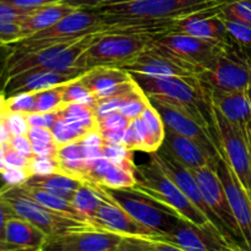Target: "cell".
<instances>
[{
    "label": "cell",
    "instance_id": "1",
    "mask_svg": "<svg viewBox=\"0 0 251 251\" xmlns=\"http://www.w3.org/2000/svg\"><path fill=\"white\" fill-rule=\"evenodd\" d=\"M135 178H136V181L132 189L149 196L150 199L156 201L163 207L168 208L171 212L180 217L181 220L201 229L226 237L196 206L191 203V201L181 193L180 189L159 171L158 167L152 161H150L149 164L136 166Z\"/></svg>",
    "mask_w": 251,
    "mask_h": 251
},
{
    "label": "cell",
    "instance_id": "2",
    "mask_svg": "<svg viewBox=\"0 0 251 251\" xmlns=\"http://www.w3.org/2000/svg\"><path fill=\"white\" fill-rule=\"evenodd\" d=\"M218 0H125L88 7L103 19H180L220 6Z\"/></svg>",
    "mask_w": 251,
    "mask_h": 251
},
{
    "label": "cell",
    "instance_id": "3",
    "mask_svg": "<svg viewBox=\"0 0 251 251\" xmlns=\"http://www.w3.org/2000/svg\"><path fill=\"white\" fill-rule=\"evenodd\" d=\"M92 186L102 198L109 199L126 211L134 220L151 229L156 237L169 234L178 226L181 218L174 215L168 208L157 203L149 196L132 188L109 189L93 183H85Z\"/></svg>",
    "mask_w": 251,
    "mask_h": 251
},
{
    "label": "cell",
    "instance_id": "4",
    "mask_svg": "<svg viewBox=\"0 0 251 251\" xmlns=\"http://www.w3.org/2000/svg\"><path fill=\"white\" fill-rule=\"evenodd\" d=\"M154 38L146 34L108 33L104 29L100 38L82 54L76 64L81 74L96 66H117L139 55L153 44Z\"/></svg>",
    "mask_w": 251,
    "mask_h": 251
},
{
    "label": "cell",
    "instance_id": "5",
    "mask_svg": "<svg viewBox=\"0 0 251 251\" xmlns=\"http://www.w3.org/2000/svg\"><path fill=\"white\" fill-rule=\"evenodd\" d=\"M0 196L9 208L11 216L28 221L43 230L48 237L91 226L87 222H82L43 207L29 198L20 186H9L4 184L0 188Z\"/></svg>",
    "mask_w": 251,
    "mask_h": 251
},
{
    "label": "cell",
    "instance_id": "6",
    "mask_svg": "<svg viewBox=\"0 0 251 251\" xmlns=\"http://www.w3.org/2000/svg\"><path fill=\"white\" fill-rule=\"evenodd\" d=\"M207 91L239 92L251 90V59L245 50L230 42L215 65L200 76Z\"/></svg>",
    "mask_w": 251,
    "mask_h": 251
},
{
    "label": "cell",
    "instance_id": "7",
    "mask_svg": "<svg viewBox=\"0 0 251 251\" xmlns=\"http://www.w3.org/2000/svg\"><path fill=\"white\" fill-rule=\"evenodd\" d=\"M154 43L198 76L212 68L227 47H221L181 32L156 37Z\"/></svg>",
    "mask_w": 251,
    "mask_h": 251
},
{
    "label": "cell",
    "instance_id": "8",
    "mask_svg": "<svg viewBox=\"0 0 251 251\" xmlns=\"http://www.w3.org/2000/svg\"><path fill=\"white\" fill-rule=\"evenodd\" d=\"M213 123L220 141L221 157L251 199V161L244 131L228 122L215 107Z\"/></svg>",
    "mask_w": 251,
    "mask_h": 251
},
{
    "label": "cell",
    "instance_id": "9",
    "mask_svg": "<svg viewBox=\"0 0 251 251\" xmlns=\"http://www.w3.org/2000/svg\"><path fill=\"white\" fill-rule=\"evenodd\" d=\"M150 161L153 162L157 167H158L159 171L164 174L166 176H168L176 186L181 190V193L191 201L194 206L199 208L216 227L220 229V232L222 234H225L226 237L230 238L228 234L227 230L223 228V226L221 225L220 221L217 220L215 215L212 213V211L208 208L207 203L205 202V199H203L202 194H201L200 186H199L198 180H196L195 176H194L193 172L190 169L185 168L183 164H180L179 162H176V159L172 158L167 152H164L163 150L159 149L158 151L152 152L150 153ZM234 240V239H233ZM237 242V240H235ZM238 243V242H237Z\"/></svg>",
    "mask_w": 251,
    "mask_h": 251
},
{
    "label": "cell",
    "instance_id": "10",
    "mask_svg": "<svg viewBox=\"0 0 251 251\" xmlns=\"http://www.w3.org/2000/svg\"><path fill=\"white\" fill-rule=\"evenodd\" d=\"M124 239V235L88 226L47 238L44 251H110Z\"/></svg>",
    "mask_w": 251,
    "mask_h": 251
},
{
    "label": "cell",
    "instance_id": "11",
    "mask_svg": "<svg viewBox=\"0 0 251 251\" xmlns=\"http://www.w3.org/2000/svg\"><path fill=\"white\" fill-rule=\"evenodd\" d=\"M193 173L198 180L201 194H202L208 208L217 217V220L227 230L228 234L245 248L239 227L235 222V218L230 210L229 203H228L227 196H226L225 189H223L222 183H221L215 168L210 166L202 167L200 169H196Z\"/></svg>",
    "mask_w": 251,
    "mask_h": 251
},
{
    "label": "cell",
    "instance_id": "12",
    "mask_svg": "<svg viewBox=\"0 0 251 251\" xmlns=\"http://www.w3.org/2000/svg\"><path fill=\"white\" fill-rule=\"evenodd\" d=\"M215 171L225 189L228 203L239 227L243 243L247 250L251 251V199L222 157L216 163Z\"/></svg>",
    "mask_w": 251,
    "mask_h": 251
},
{
    "label": "cell",
    "instance_id": "13",
    "mask_svg": "<svg viewBox=\"0 0 251 251\" xmlns=\"http://www.w3.org/2000/svg\"><path fill=\"white\" fill-rule=\"evenodd\" d=\"M149 100L159 113L164 123V126L176 134L195 140L207 149L212 150L216 153L221 154L220 141L215 132L211 131L210 129L200 124L198 120L186 114L184 110L179 109L174 105L167 104V103L154 100V98H149Z\"/></svg>",
    "mask_w": 251,
    "mask_h": 251
},
{
    "label": "cell",
    "instance_id": "14",
    "mask_svg": "<svg viewBox=\"0 0 251 251\" xmlns=\"http://www.w3.org/2000/svg\"><path fill=\"white\" fill-rule=\"evenodd\" d=\"M119 68L131 75L146 76V77H200L169 58L154 44V42L150 48L130 60L125 61Z\"/></svg>",
    "mask_w": 251,
    "mask_h": 251
},
{
    "label": "cell",
    "instance_id": "15",
    "mask_svg": "<svg viewBox=\"0 0 251 251\" xmlns=\"http://www.w3.org/2000/svg\"><path fill=\"white\" fill-rule=\"evenodd\" d=\"M80 81L97 100L125 95L139 87L131 74L117 66H96L83 73Z\"/></svg>",
    "mask_w": 251,
    "mask_h": 251
},
{
    "label": "cell",
    "instance_id": "16",
    "mask_svg": "<svg viewBox=\"0 0 251 251\" xmlns=\"http://www.w3.org/2000/svg\"><path fill=\"white\" fill-rule=\"evenodd\" d=\"M161 149L191 172L207 166L215 168L216 163L221 158V154L207 149L200 142L176 134L168 127H166V136Z\"/></svg>",
    "mask_w": 251,
    "mask_h": 251
},
{
    "label": "cell",
    "instance_id": "17",
    "mask_svg": "<svg viewBox=\"0 0 251 251\" xmlns=\"http://www.w3.org/2000/svg\"><path fill=\"white\" fill-rule=\"evenodd\" d=\"M220 6L180 17L176 20V32H181L221 47L228 46L232 41L228 36L225 20L220 12Z\"/></svg>",
    "mask_w": 251,
    "mask_h": 251
},
{
    "label": "cell",
    "instance_id": "18",
    "mask_svg": "<svg viewBox=\"0 0 251 251\" xmlns=\"http://www.w3.org/2000/svg\"><path fill=\"white\" fill-rule=\"evenodd\" d=\"M102 198V196H100ZM103 201L90 221V225L98 229L117 233L124 237H156L151 229L142 226L120 206L102 198Z\"/></svg>",
    "mask_w": 251,
    "mask_h": 251
},
{
    "label": "cell",
    "instance_id": "19",
    "mask_svg": "<svg viewBox=\"0 0 251 251\" xmlns=\"http://www.w3.org/2000/svg\"><path fill=\"white\" fill-rule=\"evenodd\" d=\"M78 76L80 75L75 73H58L51 70L26 71L5 78L2 95L9 97L19 92H41L70 82Z\"/></svg>",
    "mask_w": 251,
    "mask_h": 251
},
{
    "label": "cell",
    "instance_id": "20",
    "mask_svg": "<svg viewBox=\"0 0 251 251\" xmlns=\"http://www.w3.org/2000/svg\"><path fill=\"white\" fill-rule=\"evenodd\" d=\"M103 29V20L98 12L92 9L78 7L69 14L54 26L38 32L26 38H59V37H75L93 31Z\"/></svg>",
    "mask_w": 251,
    "mask_h": 251
},
{
    "label": "cell",
    "instance_id": "21",
    "mask_svg": "<svg viewBox=\"0 0 251 251\" xmlns=\"http://www.w3.org/2000/svg\"><path fill=\"white\" fill-rule=\"evenodd\" d=\"M213 107L228 120L244 131L251 122V90L239 92L208 91Z\"/></svg>",
    "mask_w": 251,
    "mask_h": 251
},
{
    "label": "cell",
    "instance_id": "22",
    "mask_svg": "<svg viewBox=\"0 0 251 251\" xmlns=\"http://www.w3.org/2000/svg\"><path fill=\"white\" fill-rule=\"evenodd\" d=\"M76 9L78 7L68 0L39 7L22 22V34H24L22 39L54 26Z\"/></svg>",
    "mask_w": 251,
    "mask_h": 251
},
{
    "label": "cell",
    "instance_id": "23",
    "mask_svg": "<svg viewBox=\"0 0 251 251\" xmlns=\"http://www.w3.org/2000/svg\"><path fill=\"white\" fill-rule=\"evenodd\" d=\"M48 235L24 218L11 216L5 225V242L10 248H43Z\"/></svg>",
    "mask_w": 251,
    "mask_h": 251
},
{
    "label": "cell",
    "instance_id": "24",
    "mask_svg": "<svg viewBox=\"0 0 251 251\" xmlns=\"http://www.w3.org/2000/svg\"><path fill=\"white\" fill-rule=\"evenodd\" d=\"M55 159L59 166V173L86 183L88 173V162L85 158L83 145L81 140L58 146Z\"/></svg>",
    "mask_w": 251,
    "mask_h": 251
},
{
    "label": "cell",
    "instance_id": "25",
    "mask_svg": "<svg viewBox=\"0 0 251 251\" xmlns=\"http://www.w3.org/2000/svg\"><path fill=\"white\" fill-rule=\"evenodd\" d=\"M20 188L29 196V198L33 199L34 201L42 205L43 207L48 208V210L54 211V212L61 213V215H65L68 217L75 218V220L82 221L86 222L81 218V216L78 215L77 211L74 208L73 203L70 200H66V199L59 198V196L53 195V194L48 193V191L43 190V189L38 188V186L31 185V184L26 183L24 185H21Z\"/></svg>",
    "mask_w": 251,
    "mask_h": 251
},
{
    "label": "cell",
    "instance_id": "26",
    "mask_svg": "<svg viewBox=\"0 0 251 251\" xmlns=\"http://www.w3.org/2000/svg\"><path fill=\"white\" fill-rule=\"evenodd\" d=\"M27 183L31 184V185L38 186V188L43 189V190L48 191L53 195L66 199V200H71L75 191L82 184L77 179L64 176L61 173L51 174V176H31Z\"/></svg>",
    "mask_w": 251,
    "mask_h": 251
},
{
    "label": "cell",
    "instance_id": "27",
    "mask_svg": "<svg viewBox=\"0 0 251 251\" xmlns=\"http://www.w3.org/2000/svg\"><path fill=\"white\" fill-rule=\"evenodd\" d=\"M71 203L83 221L90 222L102 203L103 199L88 184L82 183L71 198Z\"/></svg>",
    "mask_w": 251,
    "mask_h": 251
},
{
    "label": "cell",
    "instance_id": "28",
    "mask_svg": "<svg viewBox=\"0 0 251 251\" xmlns=\"http://www.w3.org/2000/svg\"><path fill=\"white\" fill-rule=\"evenodd\" d=\"M59 112L64 119L82 125L87 131L98 129V120L93 107L78 104V103H69V104H64L59 109Z\"/></svg>",
    "mask_w": 251,
    "mask_h": 251
},
{
    "label": "cell",
    "instance_id": "29",
    "mask_svg": "<svg viewBox=\"0 0 251 251\" xmlns=\"http://www.w3.org/2000/svg\"><path fill=\"white\" fill-rule=\"evenodd\" d=\"M51 132H53V137L55 144L58 145V146H63V145L70 144V142L78 141V140L82 139L88 131L82 126V125L68 122V120L64 119L60 115L59 119L56 120L55 125L51 127Z\"/></svg>",
    "mask_w": 251,
    "mask_h": 251
},
{
    "label": "cell",
    "instance_id": "30",
    "mask_svg": "<svg viewBox=\"0 0 251 251\" xmlns=\"http://www.w3.org/2000/svg\"><path fill=\"white\" fill-rule=\"evenodd\" d=\"M80 76L63 85V103L64 104L78 103L95 108L97 100L91 93V91L81 82Z\"/></svg>",
    "mask_w": 251,
    "mask_h": 251
},
{
    "label": "cell",
    "instance_id": "31",
    "mask_svg": "<svg viewBox=\"0 0 251 251\" xmlns=\"http://www.w3.org/2000/svg\"><path fill=\"white\" fill-rule=\"evenodd\" d=\"M103 156L109 159L113 164L125 171L134 172L136 164L134 162V151L125 147L124 145H107L104 144L102 147Z\"/></svg>",
    "mask_w": 251,
    "mask_h": 251
},
{
    "label": "cell",
    "instance_id": "32",
    "mask_svg": "<svg viewBox=\"0 0 251 251\" xmlns=\"http://www.w3.org/2000/svg\"><path fill=\"white\" fill-rule=\"evenodd\" d=\"M135 181H136V178H135L134 172L125 171V169L119 168L112 163V166L109 167L107 173L100 179L98 185L109 189H126L132 188L135 185Z\"/></svg>",
    "mask_w": 251,
    "mask_h": 251
},
{
    "label": "cell",
    "instance_id": "33",
    "mask_svg": "<svg viewBox=\"0 0 251 251\" xmlns=\"http://www.w3.org/2000/svg\"><path fill=\"white\" fill-rule=\"evenodd\" d=\"M141 117L145 120V123H146L147 129H149L154 144H156V146L159 150L162 145H163L164 136H166V126H164V123L162 120L161 115L157 112L156 108L151 104V102H149Z\"/></svg>",
    "mask_w": 251,
    "mask_h": 251
},
{
    "label": "cell",
    "instance_id": "34",
    "mask_svg": "<svg viewBox=\"0 0 251 251\" xmlns=\"http://www.w3.org/2000/svg\"><path fill=\"white\" fill-rule=\"evenodd\" d=\"M223 17V16H222ZM225 25L226 28H227L228 36H229L230 41L234 44H237L238 47L245 50L248 53V50L251 51V26L250 25L244 24V22L237 21V20L232 19H226Z\"/></svg>",
    "mask_w": 251,
    "mask_h": 251
},
{
    "label": "cell",
    "instance_id": "35",
    "mask_svg": "<svg viewBox=\"0 0 251 251\" xmlns=\"http://www.w3.org/2000/svg\"><path fill=\"white\" fill-rule=\"evenodd\" d=\"M63 105V85L36 92V112H53L60 109Z\"/></svg>",
    "mask_w": 251,
    "mask_h": 251
},
{
    "label": "cell",
    "instance_id": "36",
    "mask_svg": "<svg viewBox=\"0 0 251 251\" xmlns=\"http://www.w3.org/2000/svg\"><path fill=\"white\" fill-rule=\"evenodd\" d=\"M130 127L134 132L135 137V151H144L147 153L158 151V147L154 144L151 134H150L147 125L142 117L136 118V119L130 122Z\"/></svg>",
    "mask_w": 251,
    "mask_h": 251
},
{
    "label": "cell",
    "instance_id": "37",
    "mask_svg": "<svg viewBox=\"0 0 251 251\" xmlns=\"http://www.w3.org/2000/svg\"><path fill=\"white\" fill-rule=\"evenodd\" d=\"M149 98L145 95L144 91L141 88H139L136 92L131 93L129 97H126L123 100L118 112L124 115L125 118H127L129 120H134L136 118L141 117V114L144 113L145 108L149 104Z\"/></svg>",
    "mask_w": 251,
    "mask_h": 251
},
{
    "label": "cell",
    "instance_id": "38",
    "mask_svg": "<svg viewBox=\"0 0 251 251\" xmlns=\"http://www.w3.org/2000/svg\"><path fill=\"white\" fill-rule=\"evenodd\" d=\"M220 12L226 19L237 20L251 26V0H233L220 6Z\"/></svg>",
    "mask_w": 251,
    "mask_h": 251
},
{
    "label": "cell",
    "instance_id": "39",
    "mask_svg": "<svg viewBox=\"0 0 251 251\" xmlns=\"http://www.w3.org/2000/svg\"><path fill=\"white\" fill-rule=\"evenodd\" d=\"M6 110L24 114L36 112V92H19L6 97Z\"/></svg>",
    "mask_w": 251,
    "mask_h": 251
},
{
    "label": "cell",
    "instance_id": "40",
    "mask_svg": "<svg viewBox=\"0 0 251 251\" xmlns=\"http://www.w3.org/2000/svg\"><path fill=\"white\" fill-rule=\"evenodd\" d=\"M27 171L31 176H48L59 173V166L55 157L33 156L29 159Z\"/></svg>",
    "mask_w": 251,
    "mask_h": 251
},
{
    "label": "cell",
    "instance_id": "41",
    "mask_svg": "<svg viewBox=\"0 0 251 251\" xmlns=\"http://www.w3.org/2000/svg\"><path fill=\"white\" fill-rule=\"evenodd\" d=\"M142 251H185L156 237H126Z\"/></svg>",
    "mask_w": 251,
    "mask_h": 251
},
{
    "label": "cell",
    "instance_id": "42",
    "mask_svg": "<svg viewBox=\"0 0 251 251\" xmlns=\"http://www.w3.org/2000/svg\"><path fill=\"white\" fill-rule=\"evenodd\" d=\"M2 118H4L5 123H6L12 136H15V135H27L29 130V124L27 122V114L6 110L2 114Z\"/></svg>",
    "mask_w": 251,
    "mask_h": 251
},
{
    "label": "cell",
    "instance_id": "43",
    "mask_svg": "<svg viewBox=\"0 0 251 251\" xmlns=\"http://www.w3.org/2000/svg\"><path fill=\"white\" fill-rule=\"evenodd\" d=\"M22 37V22L0 21V44L7 46L15 43Z\"/></svg>",
    "mask_w": 251,
    "mask_h": 251
},
{
    "label": "cell",
    "instance_id": "44",
    "mask_svg": "<svg viewBox=\"0 0 251 251\" xmlns=\"http://www.w3.org/2000/svg\"><path fill=\"white\" fill-rule=\"evenodd\" d=\"M36 10H25L0 0V21L24 22Z\"/></svg>",
    "mask_w": 251,
    "mask_h": 251
},
{
    "label": "cell",
    "instance_id": "45",
    "mask_svg": "<svg viewBox=\"0 0 251 251\" xmlns=\"http://www.w3.org/2000/svg\"><path fill=\"white\" fill-rule=\"evenodd\" d=\"M0 176L5 185L9 186H21L31 178L26 168H5V171L0 173Z\"/></svg>",
    "mask_w": 251,
    "mask_h": 251
},
{
    "label": "cell",
    "instance_id": "46",
    "mask_svg": "<svg viewBox=\"0 0 251 251\" xmlns=\"http://www.w3.org/2000/svg\"><path fill=\"white\" fill-rule=\"evenodd\" d=\"M130 122L131 120L125 118L119 112L110 113L109 115L98 122V130L100 131H103V130H125L130 125Z\"/></svg>",
    "mask_w": 251,
    "mask_h": 251
},
{
    "label": "cell",
    "instance_id": "47",
    "mask_svg": "<svg viewBox=\"0 0 251 251\" xmlns=\"http://www.w3.org/2000/svg\"><path fill=\"white\" fill-rule=\"evenodd\" d=\"M29 159L27 157L22 156L19 152L12 150L10 145L5 147V153H4V162L6 168H26L28 167Z\"/></svg>",
    "mask_w": 251,
    "mask_h": 251
},
{
    "label": "cell",
    "instance_id": "48",
    "mask_svg": "<svg viewBox=\"0 0 251 251\" xmlns=\"http://www.w3.org/2000/svg\"><path fill=\"white\" fill-rule=\"evenodd\" d=\"M10 147L19 152L22 156L27 157V158H32L33 157V150H32V142L29 141L27 135H15L11 136L10 140Z\"/></svg>",
    "mask_w": 251,
    "mask_h": 251
},
{
    "label": "cell",
    "instance_id": "49",
    "mask_svg": "<svg viewBox=\"0 0 251 251\" xmlns=\"http://www.w3.org/2000/svg\"><path fill=\"white\" fill-rule=\"evenodd\" d=\"M29 141L34 144H55L53 132L48 127H29L27 132Z\"/></svg>",
    "mask_w": 251,
    "mask_h": 251
},
{
    "label": "cell",
    "instance_id": "50",
    "mask_svg": "<svg viewBox=\"0 0 251 251\" xmlns=\"http://www.w3.org/2000/svg\"><path fill=\"white\" fill-rule=\"evenodd\" d=\"M1 1L7 2L10 5L20 7L25 10H37L39 7L47 6V5L55 4V2L65 1V0H1Z\"/></svg>",
    "mask_w": 251,
    "mask_h": 251
},
{
    "label": "cell",
    "instance_id": "51",
    "mask_svg": "<svg viewBox=\"0 0 251 251\" xmlns=\"http://www.w3.org/2000/svg\"><path fill=\"white\" fill-rule=\"evenodd\" d=\"M10 217H11V213H10L7 206L5 205L2 198L0 196V251L9 249L6 242H5V225Z\"/></svg>",
    "mask_w": 251,
    "mask_h": 251
},
{
    "label": "cell",
    "instance_id": "52",
    "mask_svg": "<svg viewBox=\"0 0 251 251\" xmlns=\"http://www.w3.org/2000/svg\"><path fill=\"white\" fill-rule=\"evenodd\" d=\"M83 146L86 147H103L104 142H103L102 134L98 129L90 130L85 136L81 139Z\"/></svg>",
    "mask_w": 251,
    "mask_h": 251
},
{
    "label": "cell",
    "instance_id": "53",
    "mask_svg": "<svg viewBox=\"0 0 251 251\" xmlns=\"http://www.w3.org/2000/svg\"><path fill=\"white\" fill-rule=\"evenodd\" d=\"M103 142L107 145H123L125 130H103L100 131Z\"/></svg>",
    "mask_w": 251,
    "mask_h": 251
},
{
    "label": "cell",
    "instance_id": "54",
    "mask_svg": "<svg viewBox=\"0 0 251 251\" xmlns=\"http://www.w3.org/2000/svg\"><path fill=\"white\" fill-rule=\"evenodd\" d=\"M33 156L39 157H54L58 150L56 144H34L32 145Z\"/></svg>",
    "mask_w": 251,
    "mask_h": 251
},
{
    "label": "cell",
    "instance_id": "55",
    "mask_svg": "<svg viewBox=\"0 0 251 251\" xmlns=\"http://www.w3.org/2000/svg\"><path fill=\"white\" fill-rule=\"evenodd\" d=\"M27 122L29 127H46V119L43 113L32 112L27 114Z\"/></svg>",
    "mask_w": 251,
    "mask_h": 251
},
{
    "label": "cell",
    "instance_id": "56",
    "mask_svg": "<svg viewBox=\"0 0 251 251\" xmlns=\"http://www.w3.org/2000/svg\"><path fill=\"white\" fill-rule=\"evenodd\" d=\"M11 132H10L9 127H7L6 123H5L2 115L0 117V145L2 147H7L10 145V140H11Z\"/></svg>",
    "mask_w": 251,
    "mask_h": 251
},
{
    "label": "cell",
    "instance_id": "57",
    "mask_svg": "<svg viewBox=\"0 0 251 251\" xmlns=\"http://www.w3.org/2000/svg\"><path fill=\"white\" fill-rule=\"evenodd\" d=\"M110 251H142V250L140 249L137 245H135L134 243L130 242L126 237H124L123 242L120 243L117 248H114V249Z\"/></svg>",
    "mask_w": 251,
    "mask_h": 251
},
{
    "label": "cell",
    "instance_id": "58",
    "mask_svg": "<svg viewBox=\"0 0 251 251\" xmlns=\"http://www.w3.org/2000/svg\"><path fill=\"white\" fill-rule=\"evenodd\" d=\"M68 1H70L71 4L77 7H86V9H88V7H93L102 4L104 0H68Z\"/></svg>",
    "mask_w": 251,
    "mask_h": 251
},
{
    "label": "cell",
    "instance_id": "59",
    "mask_svg": "<svg viewBox=\"0 0 251 251\" xmlns=\"http://www.w3.org/2000/svg\"><path fill=\"white\" fill-rule=\"evenodd\" d=\"M244 134H245V139H247V142H248V147H249L250 161H251V122L247 125V127H245Z\"/></svg>",
    "mask_w": 251,
    "mask_h": 251
},
{
    "label": "cell",
    "instance_id": "60",
    "mask_svg": "<svg viewBox=\"0 0 251 251\" xmlns=\"http://www.w3.org/2000/svg\"><path fill=\"white\" fill-rule=\"evenodd\" d=\"M4 251H44L43 248H10Z\"/></svg>",
    "mask_w": 251,
    "mask_h": 251
},
{
    "label": "cell",
    "instance_id": "61",
    "mask_svg": "<svg viewBox=\"0 0 251 251\" xmlns=\"http://www.w3.org/2000/svg\"><path fill=\"white\" fill-rule=\"evenodd\" d=\"M6 112V97L4 95H0V117Z\"/></svg>",
    "mask_w": 251,
    "mask_h": 251
},
{
    "label": "cell",
    "instance_id": "62",
    "mask_svg": "<svg viewBox=\"0 0 251 251\" xmlns=\"http://www.w3.org/2000/svg\"><path fill=\"white\" fill-rule=\"evenodd\" d=\"M4 153H5V149L0 145V173H1L2 171H5V168H6L4 162Z\"/></svg>",
    "mask_w": 251,
    "mask_h": 251
},
{
    "label": "cell",
    "instance_id": "63",
    "mask_svg": "<svg viewBox=\"0 0 251 251\" xmlns=\"http://www.w3.org/2000/svg\"><path fill=\"white\" fill-rule=\"evenodd\" d=\"M117 1H125V0H104L102 4H105V2H117Z\"/></svg>",
    "mask_w": 251,
    "mask_h": 251
}]
</instances>
